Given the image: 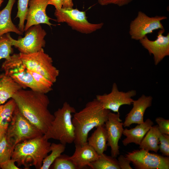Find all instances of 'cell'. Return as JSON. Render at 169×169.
I'll return each instance as SVG.
<instances>
[{
    "instance_id": "35",
    "label": "cell",
    "mask_w": 169,
    "mask_h": 169,
    "mask_svg": "<svg viewBox=\"0 0 169 169\" xmlns=\"http://www.w3.org/2000/svg\"><path fill=\"white\" fill-rule=\"evenodd\" d=\"M15 161L12 159L8 160L1 165L0 168L2 169H19L15 164Z\"/></svg>"
},
{
    "instance_id": "4",
    "label": "cell",
    "mask_w": 169,
    "mask_h": 169,
    "mask_svg": "<svg viewBox=\"0 0 169 169\" xmlns=\"http://www.w3.org/2000/svg\"><path fill=\"white\" fill-rule=\"evenodd\" d=\"M76 112L74 108L67 102H64L62 106L54 113V119L44 135V137L48 140H58L65 145L74 142L75 128L72 121V114Z\"/></svg>"
},
{
    "instance_id": "13",
    "label": "cell",
    "mask_w": 169,
    "mask_h": 169,
    "mask_svg": "<svg viewBox=\"0 0 169 169\" xmlns=\"http://www.w3.org/2000/svg\"><path fill=\"white\" fill-rule=\"evenodd\" d=\"M164 29L158 32L156 38L154 40H150L147 36L139 41L142 46L154 56V64L157 65L166 56L169 55V33L166 36L163 34Z\"/></svg>"
},
{
    "instance_id": "5",
    "label": "cell",
    "mask_w": 169,
    "mask_h": 169,
    "mask_svg": "<svg viewBox=\"0 0 169 169\" xmlns=\"http://www.w3.org/2000/svg\"><path fill=\"white\" fill-rule=\"evenodd\" d=\"M4 73L21 85L32 90L46 94L51 90L36 82L28 71L27 66L21 59L19 54H14L6 59L2 65Z\"/></svg>"
},
{
    "instance_id": "1",
    "label": "cell",
    "mask_w": 169,
    "mask_h": 169,
    "mask_svg": "<svg viewBox=\"0 0 169 169\" xmlns=\"http://www.w3.org/2000/svg\"><path fill=\"white\" fill-rule=\"evenodd\" d=\"M12 98L23 115L44 135L54 118L48 109L50 102L46 94L22 89Z\"/></svg>"
},
{
    "instance_id": "9",
    "label": "cell",
    "mask_w": 169,
    "mask_h": 169,
    "mask_svg": "<svg viewBox=\"0 0 169 169\" xmlns=\"http://www.w3.org/2000/svg\"><path fill=\"white\" fill-rule=\"evenodd\" d=\"M46 34L40 24L33 25L25 31L24 37L15 40L11 37V44L18 49L20 53L29 54L36 52L45 47L44 38Z\"/></svg>"
},
{
    "instance_id": "16",
    "label": "cell",
    "mask_w": 169,
    "mask_h": 169,
    "mask_svg": "<svg viewBox=\"0 0 169 169\" xmlns=\"http://www.w3.org/2000/svg\"><path fill=\"white\" fill-rule=\"evenodd\" d=\"M152 99L151 96L143 94L137 100H134L132 108L125 116L123 126L128 127L133 124L143 123L144 114L146 109L151 105Z\"/></svg>"
},
{
    "instance_id": "10",
    "label": "cell",
    "mask_w": 169,
    "mask_h": 169,
    "mask_svg": "<svg viewBox=\"0 0 169 169\" xmlns=\"http://www.w3.org/2000/svg\"><path fill=\"white\" fill-rule=\"evenodd\" d=\"M167 18L165 16L150 17L144 12L139 11L130 24L129 33L131 38L139 41L155 30L164 29L161 21Z\"/></svg>"
},
{
    "instance_id": "26",
    "label": "cell",
    "mask_w": 169,
    "mask_h": 169,
    "mask_svg": "<svg viewBox=\"0 0 169 169\" xmlns=\"http://www.w3.org/2000/svg\"><path fill=\"white\" fill-rule=\"evenodd\" d=\"M11 37L9 33L0 37V60L3 59H8L10 58L13 52Z\"/></svg>"
},
{
    "instance_id": "22",
    "label": "cell",
    "mask_w": 169,
    "mask_h": 169,
    "mask_svg": "<svg viewBox=\"0 0 169 169\" xmlns=\"http://www.w3.org/2000/svg\"><path fill=\"white\" fill-rule=\"evenodd\" d=\"M161 133L157 125L152 126L139 145V148L148 151L157 153L159 150L158 144Z\"/></svg>"
},
{
    "instance_id": "25",
    "label": "cell",
    "mask_w": 169,
    "mask_h": 169,
    "mask_svg": "<svg viewBox=\"0 0 169 169\" xmlns=\"http://www.w3.org/2000/svg\"><path fill=\"white\" fill-rule=\"evenodd\" d=\"M65 146L60 143H51L50 149L51 152L44 159L40 169L49 168L55 160L65 151Z\"/></svg>"
},
{
    "instance_id": "3",
    "label": "cell",
    "mask_w": 169,
    "mask_h": 169,
    "mask_svg": "<svg viewBox=\"0 0 169 169\" xmlns=\"http://www.w3.org/2000/svg\"><path fill=\"white\" fill-rule=\"evenodd\" d=\"M51 144L44 135L24 141L15 145L11 159L18 167L23 166L28 169L33 166L40 169L44 159L50 152Z\"/></svg>"
},
{
    "instance_id": "24",
    "label": "cell",
    "mask_w": 169,
    "mask_h": 169,
    "mask_svg": "<svg viewBox=\"0 0 169 169\" xmlns=\"http://www.w3.org/2000/svg\"><path fill=\"white\" fill-rule=\"evenodd\" d=\"M16 107V103L13 98L5 104L0 105V125L8 128Z\"/></svg>"
},
{
    "instance_id": "27",
    "label": "cell",
    "mask_w": 169,
    "mask_h": 169,
    "mask_svg": "<svg viewBox=\"0 0 169 169\" xmlns=\"http://www.w3.org/2000/svg\"><path fill=\"white\" fill-rule=\"evenodd\" d=\"M30 0H18V12L15 18L19 19L18 29L22 32L24 31V23L28 10V3Z\"/></svg>"
},
{
    "instance_id": "14",
    "label": "cell",
    "mask_w": 169,
    "mask_h": 169,
    "mask_svg": "<svg viewBox=\"0 0 169 169\" xmlns=\"http://www.w3.org/2000/svg\"><path fill=\"white\" fill-rule=\"evenodd\" d=\"M120 116L119 113L115 114L110 111L105 124L107 137V145L111 148V156L116 158L120 154L118 143L124 130L123 123Z\"/></svg>"
},
{
    "instance_id": "11",
    "label": "cell",
    "mask_w": 169,
    "mask_h": 169,
    "mask_svg": "<svg viewBox=\"0 0 169 169\" xmlns=\"http://www.w3.org/2000/svg\"><path fill=\"white\" fill-rule=\"evenodd\" d=\"M125 156L136 169H169V156L152 153L143 149L134 150Z\"/></svg>"
},
{
    "instance_id": "18",
    "label": "cell",
    "mask_w": 169,
    "mask_h": 169,
    "mask_svg": "<svg viewBox=\"0 0 169 169\" xmlns=\"http://www.w3.org/2000/svg\"><path fill=\"white\" fill-rule=\"evenodd\" d=\"M153 125V121L148 118L143 123L138 124L133 128L124 129L123 134L126 138L122 141L123 144L125 146L131 143L139 145L146 133Z\"/></svg>"
},
{
    "instance_id": "34",
    "label": "cell",
    "mask_w": 169,
    "mask_h": 169,
    "mask_svg": "<svg viewBox=\"0 0 169 169\" xmlns=\"http://www.w3.org/2000/svg\"><path fill=\"white\" fill-rule=\"evenodd\" d=\"M117 161L120 169H132L130 165L131 161L125 156L121 155L118 157Z\"/></svg>"
},
{
    "instance_id": "23",
    "label": "cell",
    "mask_w": 169,
    "mask_h": 169,
    "mask_svg": "<svg viewBox=\"0 0 169 169\" xmlns=\"http://www.w3.org/2000/svg\"><path fill=\"white\" fill-rule=\"evenodd\" d=\"M92 169H120L117 160L104 153L99 155L98 159L89 166Z\"/></svg>"
},
{
    "instance_id": "29",
    "label": "cell",
    "mask_w": 169,
    "mask_h": 169,
    "mask_svg": "<svg viewBox=\"0 0 169 169\" xmlns=\"http://www.w3.org/2000/svg\"><path fill=\"white\" fill-rule=\"evenodd\" d=\"M51 166V168L53 169H77L69 156L65 154L61 155L58 157Z\"/></svg>"
},
{
    "instance_id": "33",
    "label": "cell",
    "mask_w": 169,
    "mask_h": 169,
    "mask_svg": "<svg viewBox=\"0 0 169 169\" xmlns=\"http://www.w3.org/2000/svg\"><path fill=\"white\" fill-rule=\"evenodd\" d=\"M132 1L133 0H98V2L102 6L113 4L119 7H122L128 4Z\"/></svg>"
},
{
    "instance_id": "32",
    "label": "cell",
    "mask_w": 169,
    "mask_h": 169,
    "mask_svg": "<svg viewBox=\"0 0 169 169\" xmlns=\"http://www.w3.org/2000/svg\"><path fill=\"white\" fill-rule=\"evenodd\" d=\"M155 121L161 133L169 135V120L161 117H157Z\"/></svg>"
},
{
    "instance_id": "39",
    "label": "cell",
    "mask_w": 169,
    "mask_h": 169,
    "mask_svg": "<svg viewBox=\"0 0 169 169\" xmlns=\"http://www.w3.org/2000/svg\"><path fill=\"white\" fill-rule=\"evenodd\" d=\"M3 1V0H0V7L1 6Z\"/></svg>"
},
{
    "instance_id": "36",
    "label": "cell",
    "mask_w": 169,
    "mask_h": 169,
    "mask_svg": "<svg viewBox=\"0 0 169 169\" xmlns=\"http://www.w3.org/2000/svg\"><path fill=\"white\" fill-rule=\"evenodd\" d=\"M49 5L54 6L56 9H59L62 7V0H49Z\"/></svg>"
},
{
    "instance_id": "8",
    "label": "cell",
    "mask_w": 169,
    "mask_h": 169,
    "mask_svg": "<svg viewBox=\"0 0 169 169\" xmlns=\"http://www.w3.org/2000/svg\"><path fill=\"white\" fill-rule=\"evenodd\" d=\"M19 54L21 59L28 69L43 75L53 83L56 82L59 70L54 66L52 58L44 52L43 49L32 53Z\"/></svg>"
},
{
    "instance_id": "15",
    "label": "cell",
    "mask_w": 169,
    "mask_h": 169,
    "mask_svg": "<svg viewBox=\"0 0 169 169\" xmlns=\"http://www.w3.org/2000/svg\"><path fill=\"white\" fill-rule=\"evenodd\" d=\"M49 5V0H30L28 3L29 7L26 16L27 22L24 26L26 31L32 26L40 24H45L50 27L53 25L49 22L51 18L46 13V9Z\"/></svg>"
},
{
    "instance_id": "6",
    "label": "cell",
    "mask_w": 169,
    "mask_h": 169,
    "mask_svg": "<svg viewBox=\"0 0 169 169\" xmlns=\"http://www.w3.org/2000/svg\"><path fill=\"white\" fill-rule=\"evenodd\" d=\"M42 135H44L23 115L17 106L5 134L13 148L23 141Z\"/></svg>"
},
{
    "instance_id": "38",
    "label": "cell",
    "mask_w": 169,
    "mask_h": 169,
    "mask_svg": "<svg viewBox=\"0 0 169 169\" xmlns=\"http://www.w3.org/2000/svg\"><path fill=\"white\" fill-rule=\"evenodd\" d=\"M7 128L0 125V142L6 134Z\"/></svg>"
},
{
    "instance_id": "30",
    "label": "cell",
    "mask_w": 169,
    "mask_h": 169,
    "mask_svg": "<svg viewBox=\"0 0 169 169\" xmlns=\"http://www.w3.org/2000/svg\"><path fill=\"white\" fill-rule=\"evenodd\" d=\"M28 71L31 74L35 81L43 86L52 90L53 84L43 75L28 68Z\"/></svg>"
},
{
    "instance_id": "2",
    "label": "cell",
    "mask_w": 169,
    "mask_h": 169,
    "mask_svg": "<svg viewBox=\"0 0 169 169\" xmlns=\"http://www.w3.org/2000/svg\"><path fill=\"white\" fill-rule=\"evenodd\" d=\"M110 111L104 108L95 98L87 103L82 109L76 112L72 118L75 128V146L87 143L89 132L95 127L104 125Z\"/></svg>"
},
{
    "instance_id": "19",
    "label": "cell",
    "mask_w": 169,
    "mask_h": 169,
    "mask_svg": "<svg viewBox=\"0 0 169 169\" xmlns=\"http://www.w3.org/2000/svg\"><path fill=\"white\" fill-rule=\"evenodd\" d=\"M15 0H8L6 7L0 11V37L13 32L19 35L23 33L13 23L11 18L12 10Z\"/></svg>"
},
{
    "instance_id": "31",
    "label": "cell",
    "mask_w": 169,
    "mask_h": 169,
    "mask_svg": "<svg viewBox=\"0 0 169 169\" xmlns=\"http://www.w3.org/2000/svg\"><path fill=\"white\" fill-rule=\"evenodd\" d=\"M159 150L163 156H169V135L161 133L159 137Z\"/></svg>"
},
{
    "instance_id": "37",
    "label": "cell",
    "mask_w": 169,
    "mask_h": 169,
    "mask_svg": "<svg viewBox=\"0 0 169 169\" xmlns=\"http://www.w3.org/2000/svg\"><path fill=\"white\" fill-rule=\"evenodd\" d=\"M73 6L72 0H62L63 8H72Z\"/></svg>"
},
{
    "instance_id": "20",
    "label": "cell",
    "mask_w": 169,
    "mask_h": 169,
    "mask_svg": "<svg viewBox=\"0 0 169 169\" xmlns=\"http://www.w3.org/2000/svg\"><path fill=\"white\" fill-rule=\"evenodd\" d=\"M22 86L11 77L3 73L0 74V105L4 104Z\"/></svg>"
},
{
    "instance_id": "12",
    "label": "cell",
    "mask_w": 169,
    "mask_h": 169,
    "mask_svg": "<svg viewBox=\"0 0 169 169\" xmlns=\"http://www.w3.org/2000/svg\"><path fill=\"white\" fill-rule=\"evenodd\" d=\"M136 94L135 90H131L126 92L120 91L117 84L114 83L110 93L97 95L95 98L101 103L104 108L118 113L121 106L131 105L132 104L134 100L132 97Z\"/></svg>"
},
{
    "instance_id": "7",
    "label": "cell",
    "mask_w": 169,
    "mask_h": 169,
    "mask_svg": "<svg viewBox=\"0 0 169 169\" xmlns=\"http://www.w3.org/2000/svg\"><path fill=\"white\" fill-rule=\"evenodd\" d=\"M54 15L58 23H65L72 29L81 33L90 34L102 28L104 23H92L89 22L85 11L77 9H55Z\"/></svg>"
},
{
    "instance_id": "17",
    "label": "cell",
    "mask_w": 169,
    "mask_h": 169,
    "mask_svg": "<svg viewBox=\"0 0 169 169\" xmlns=\"http://www.w3.org/2000/svg\"><path fill=\"white\" fill-rule=\"evenodd\" d=\"M74 153L69 158L77 169L90 166L98 159L99 155L88 143L83 145H75Z\"/></svg>"
},
{
    "instance_id": "21",
    "label": "cell",
    "mask_w": 169,
    "mask_h": 169,
    "mask_svg": "<svg viewBox=\"0 0 169 169\" xmlns=\"http://www.w3.org/2000/svg\"><path fill=\"white\" fill-rule=\"evenodd\" d=\"M104 125L96 127V130L87 138L88 144L99 155L104 153L108 146L107 132Z\"/></svg>"
},
{
    "instance_id": "28",
    "label": "cell",
    "mask_w": 169,
    "mask_h": 169,
    "mask_svg": "<svg viewBox=\"0 0 169 169\" xmlns=\"http://www.w3.org/2000/svg\"><path fill=\"white\" fill-rule=\"evenodd\" d=\"M13 149L5 135L0 142V168L1 164L11 159Z\"/></svg>"
}]
</instances>
